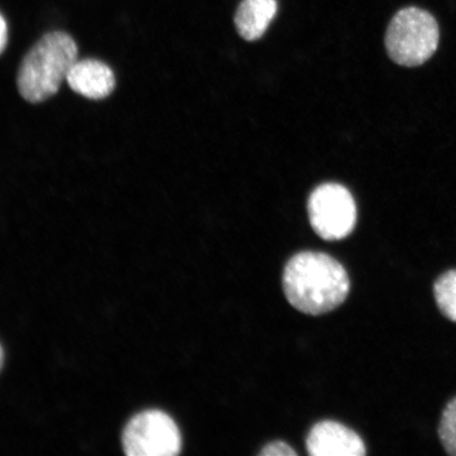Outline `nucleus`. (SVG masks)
<instances>
[{"label": "nucleus", "mask_w": 456, "mask_h": 456, "mask_svg": "<svg viewBox=\"0 0 456 456\" xmlns=\"http://www.w3.org/2000/svg\"><path fill=\"white\" fill-rule=\"evenodd\" d=\"M282 283L289 304L313 316L338 307L351 287L345 267L333 256L317 252L295 255L285 265Z\"/></svg>", "instance_id": "obj_1"}, {"label": "nucleus", "mask_w": 456, "mask_h": 456, "mask_svg": "<svg viewBox=\"0 0 456 456\" xmlns=\"http://www.w3.org/2000/svg\"><path fill=\"white\" fill-rule=\"evenodd\" d=\"M4 363V350L2 346H0V369H2Z\"/></svg>", "instance_id": "obj_13"}, {"label": "nucleus", "mask_w": 456, "mask_h": 456, "mask_svg": "<svg viewBox=\"0 0 456 456\" xmlns=\"http://www.w3.org/2000/svg\"><path fill=\"white\" fill-rule=\"evenodd\" d=\"M292 447L283 442H273L266 444L260 455L265 456H290L296 455Z\"/></svg>", "instance_id": "obj_11"}, {"label": "nucleus", "mask_w": 456, "mask_h": 456, "mask_svg": "<svg viewBox=\"0 0 456 456\" xmlns=\"http://www.w3.org/2000/svg\"><path fill=\"white\" fill-rule=\"evenodd\" d=\"M77 61V45L65 32L45 34L21 62L17 86L25 100L41 102L59 91Z\"/></svg>", "instance_id": "obj_2"}, {"label": "nucleus", "mask_w": 456, "mask_h": 456, "mask_svg": "<svg viewBox=\"0 0 456 456\" xmlns=\"http://www.w3.org/2000/svg\"><path fill=\"white\" fill-rule=\"evenodd\" d=\"M310 224L327 241L341 240L354 231L357 210L354 199L346 187L327 183L318 186L307 202Z\"/></svg>", "instance_id": "obj_4"}, {"label": "nucleus", "mask_w": 456, "mask_h": 456, "mask_svg": "<svg viewBox=\"0 0 456 456\" xmlns=\"http://www.w3.org/2000/svg\"><path fill=\"white\" fill-rule=\"evenodd\" d=\"M122 443L129 456H174L182 448L178 426L159 410L135 415L125 428Z\"/></svg>", "instance_id": "obj_5"}, {"label": "nucleus", "mask_w": 456, "mask_h": 456, "mask_svg": "<svg viewBox=\"0 0 456 456\" xmlns=\"http://www.w3.org/2000/svg\"><path fill=\"white\" fill-rule=\"evenodd\" d=\"M8 43V27L2 14H0V54L7 45Z\"/></svg>", "instance_id": "obj_12"}, {"label": "nucleus", "mask_w": 456, "mask_h": 456, "mask_svg": "<svg viewBox=\"0 0 456 456\" xmlns=\"http://www.w3.org/2000/svg\"><path fill=\"white\" fill-rule=\"evenodd\" d=\"M277 12V0H242L235 15L239 36L248 42L258 41Z\"/></svg>", "instance_id": "obj_8"}, {"label": "nucleus", "mask_w": 456, "mask_h": 456, "mask_svg": "<svg viewBox=\"0 0 456 456\" xmlns=\"http://www.w3.org/2000/svg\"><path fill=\"white\" fill-rule=\"evenodd\" d=\"M440 28L429 12L410 7L393 17L386 34L387 55L404 67L423 65L435 54Z\"/></svg>", "instance_id": "obj_3"}, {"label": "nucleus", "mask_w": 456, "mask_h": 456, "mask_svg": "<svg viewBox=\"0 0 456 456\" xmlns=\"http://www.w3.org/2000/svg\"><path fill=\"white\" fill-rule=\"evenodd\" d=\"M433 292L438 309L450 321L456 322V271H449L438 278Z\"/></svg>", "instance_id": "obj_9"}, {"label": "nucleus", "mask_w": 456, "mask_h": 456, "mask_svg": "<svg viewBox=\"0 0 456 456\" xmlns=\"http://www.w3.org/2000/svg\"><path fill=\"white\" fill-rule=\"evenodd\" d=\"M438 435L447 453L456 456V397L443 411Z\"/></svg>", "instance_id": "obj_10"}, {"label": "nucleus", "mask_w": 456, "mask_h": 456, "mask_svg": "<svg viewBox=\"0 0 456 456\" xmlns=\"http://www.w3.org/2000/svg\"><path fill=\"white\" fill-rule=\"evenodd\" d=\"M312 456H362L366 446L356 432L338 421L324 420L312 428L306 438Z\"/></svg>", "instance_id": "obj_6"}, {"label": "nucleus", "mask_w": 456, "mask_h": 456, "mask_svg": "<svg viewBox=\"0 0 456 456\" xmlns=\"http://www.w3.org/2000/svg\"><path fill=\"white\" fill-rule=\"evenodd\" d=\"M77 94L90 100H102L116 87V77L110 67L95 60L77 61L67 77Z\"/></svg>", "instance_id": "obj_7"}]
</instances>
